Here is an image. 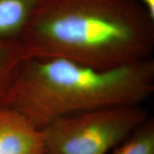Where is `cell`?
I'll use <instances>...</instances> for the list:
<instances>
[{
    "instance_id": "6da1fadb",
    "label": "cell",
    "mask_w": 154,
    "mask_h": 154,
    "mask_svg": "<svg viewBox=\"0 0 154 154\" xmlns=\"http://www.w3.org/2000/svg\"><path fill=\"white\" fill-rule=\"evenodd\" d=\"M20 40L28 58L118 68L152 58L154 17L140 0H40Z\"/></svg>"
},
{
    "instance_id": "7a4b0ae2",
    "label": "cell",
    "mask_w": 154,
    "mask_h": 154,
    "mask_svg": "<svg viewBox=\"0 0 154 154\" xmlns=\"http://www.w3.org/2000/svg\"><path fill=\"white\" fill-rule=\"evenodd\" d=\"M154 92V61L99 69L57 58L28 57L7 105L38 128L66 116L99 108L142 105Z\"/></svg>"
},
{
    "instance_id": "3957f363",
    "label": "cell",
    "mask_w": 154,
    "mask_h": 154,
    "mask_svg": "<svg viewBox=\"0 0 154 154\" xmlns=\"http://www.w3.org/2000/svg\"><path fill=\"white\" fill-rule=\"evenodd\" d=\"M148 117L142 105L66 116L41 128L45 154H110Z\"/></svg>"
},
{
    "instance_id": "277c9868",
    "label": "cell",
    "mask_w": 154,
    "mask_h": 154,
    "mask_svg": "<svg viewBox=\"0 0 154 154\" xmlns=\"http://www.w3.org/2000/svg\"><path fill=\"white\" fill-rule=\"evenodd\" d=\"M0 154H45L41 129L9 105L0 107Z\"/></svg>"
},
{
    "instance_id": "5b68a950",
    "label": "cell",
    "mask_w": 154,
    "mask_h": 154,
    "mask_svg": "<svg viewBox=\"0 0 154 154\" xmlns=\"http://www.w3.org/2000/svg\"><path fill=\"white\" fill-rule=\"evenodd\" d=\"M27 58L20 38L0 37V107L8 104L12 87Z\"/></svg>"
},
{
    "instance_id": "8992f818",
    "label": "cell",
    "mask_w": 154,
    "mask_h": 154,
    "mask_svg": "<svg viewBox=\"0 0 154 154\" xmlns=\"http://www.w3.org/2000/svg\"><path fill=\"white\" fill-rule=\"evenodd\" d=\"M40 0H0V37L20 38Z\"/></svg>"
},
{
    "instance_id": "52a82bcc",
    "label": "cell",
    "mask_w": 154,
    "mask_h": 154,
    "mask_svg": "<svg viewBox=\"0 0 154 154\" xmlns=\"http://www.w3.org/2000/svg\"><path fill=\"white\" fill-rule=\"evenodd\" d=\"M110 154H154V121L147 117Z\"/></svg>"
},
{
    "instance_id": "ba28073f",
    "label": "cell",
    "mask_w": 154,
    "mask_h": 154,
    "mask_svg": "<svg viewBox=\"0 0 154 154\" xmlns=\"http://www.w3.org/2000/svg\"><path fill=\"white\" fill-rule=\"evenodd\" d=\"M147 9L150 14L154 17V0H140Z\"/></svg>"
}]
</instances>
